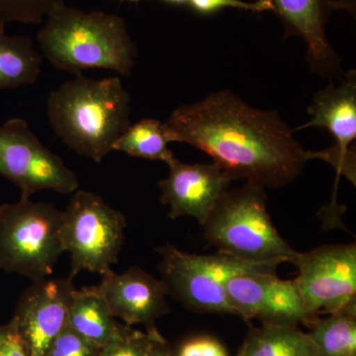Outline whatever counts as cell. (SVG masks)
<instances>
[{
	"label": "cell",
	"mask_w": 356,
	"mask_h": 356,
	"mask_svg": "<svg viewBox=\"0 0 356 356\" xmlns=\"http://www.w3.org/2000/svg\"><path fill=\"white\" fill-rule=\"evenodd\" d=\"M165 125L170 143L197 147L232 179L266 189L291 184L315 159L277 112L254 108L229 90L178 107Z\"/></svg>",
	"instance_id": "1"
},
{
	"label": "cell",
	"mask_w": 356,
	"mask_h": 356,
	"mask_svg": "<svg viewBox=\"0 0 356 356\" xmlns=\"http://www.w3.org/2000/svg\"><path fill=\"white\" fill-rule=\"evenodd\" d=\"M130 105L120 77L93 79L79 74L51 91L47 113L65 146L100 163L131 125Z\"/></svg>",
	"instance_id": "2"
},
{
	"label": "cell",
	"mask_w": 356,
	"mask_h": 356,
	"mask_svg": "<svg viewBox=\"0 0 356 356\" xmlns=\"http://www.w3.org/2000/svg\"><path fill=\"white\" fill-rule=\"evenodd\" d=\"M37 39L43 55L56 69L79 76L102 69L129 76L138 51L121 16L84 11L67 4L47 15Z\"/></svg>",
	"instance_id": "3"
},
{
	"label": "cell",
	"mask_w": 356,
	"mask_h": 356,
	"mask_svg": "<svg viewBox=\"0 0 356 356\" xmlns=\"http://www.w3.org/2000/svg\"><path fill=\"white\" fill-rule=\"evenodd\" d=\"M202 226L208 243L243 261L292 264L297 254L271 221L266 188L250 182L225 192Z\"/></svg>",
	"instance_id": "4"
},
{
	"label": "cell",
	"mask_w": 356,
	"mask_h": 356,
	"mask_svg": "<svg viewBox=\"0 0 356 356\" xmlns=\"http://www.w3.org/2000/svg\"><path fill=\"white\" fill-rule=\"evenodd\" d=\"M63 211L54 204L18 202L0 205V270L38 281L53 273L64 254Z\"/></svg>",
	"instance_id": "5"
},
{
	"label": "cell",
	"mask_w": 356,
	"mask_h": 356,
	"mask_svg": "<svg viewBox=\"0 0 356 356\" xmlns=\"http://www.w3.org/2000/svg\"><path fill=\"white\" fill-rule=\"evenodd\" d=\"M159 255L161 280L180 303L199 313L229 314L236 312L229 304L226 285L238 274L273 271L280 262H252L218 250L216 254H189L166 243L156 248Z\"/></svg>",
	"instance_id": "6"
},
{
	"label": "cell",
	"mask_w": 356,
	"mask_h": 356,
	"mask_svg": "<svg viewBox=\"0 0 356 356\" xmlns=\"http://www.w3.org/2000/svg\"><path fill=\"white\" fill-rule=\"evenodd\" d=\"M63 211L62 240L74 276L81 271L102 274L117 264L125 240L126 218L102 196L77 191Z\"/></svg>",
	"instance_id": "7"
},
{
	"label": "cell",
	"mask_w": 356,
	"mask_h": 356,
	"mask_svg": "<svg viewBox=\"0 0 356 356\" xmlns=\"http://www.w3.org/2000/svg\"><path fill=\"white\" fill-rule=\"evenodd\" d=\"M0 175L21 191V198L36 192L74 193L79 182L63 159L42 144L24 119L11 118L0 126Z\"/></svg>",
	"instance_id": "8"
},
{
	"label": "cell",
	"mask_w": 356,
	"mask_h": 356,
	"mask_svg": "<svg viewBox=\"0 0 356 356\" xmlns=\"http://www.w3.org/2000/svg\"><path fill=\"white\" fill-rule=\"evenodd\" d=\"M292 264L298 268L294 280L311 315L356 314L355 243L297 252Z\"/></svg>",
	"instance_id": "9"
},
{
	"label": "cell",
	"mask_w": 356,
	"mask_h": 356,
	"mask_svg": "<svg viewBox=\"0 0 356 356\" xmlns=\"http://www.w3.org/2000/svg\"><path fill=\"white\" fill-rule=\"evenodd\" d=\"M226 291L236 316L243 320L310 327L317 318L307 311L295 280H280L273 271L234 276L227 283Z\"/></svg>",
	"instance_id": "10"
},
{
	"label": "cell",
	"mask_w": 356,
	"mask_h": 356,
	"mask_svg": "<svg viewBox=\"0 0 356 356\" xmlns=\"http://www.w3.org/2000/svg\"><path fill=\"white\" fill-rule=\"evenodd\" d=\"M74 278L32 281L21 295L13 321L29 356H46L56 337L67 325Z\"/></svg>",
	"instance_id": "11"
},
{
	"label": "cell",
	"mask_w": 356,
	"mask_h": 356,
	"mask_svg": "<svg viewBox=\"0 0 356 356\" xmlns=\"http://www.w3.org/2000/svg\"><path fill=\"white\" fill-rule=\"evenodd\" d=\"M310 120L295 129L325 128L336 145L329 151L316 152V159L331 163L337 172L355 184V156L350 145L356 139V72L350 70L339 86L330 83L314 96L308 108Z\"/></svg>",
	"instance_id": "12"
},
{
	"label": "cell",
	"mask_w": 356,
	"mask_h": 356,
	"mask_svg": "<svg viewBox=\"0 0 356 356\" xmlns=\"http://www.w3.org/2000/svg\"><path fill=\"white\" fill-rule=\"evenodd\" d=\"M168 165L170 173L159 186L168 216L195 218L202 225L233 179L214 163H186L175 158Z\"/></svg>",
	"instance_id": "13"
},
{
	"label": "cell",
	"mask_w": 356,
	"mask_h": 356,
	"mask_svg": "<svg viewBox=\"0 0 356 356\" xmlns=\"http://www.w3.org/2000/svg\"><path fill=\"white\" fill-rule=\"evenodd\" d=\"M95 287L106 301L112 315L121 318L129 327L145 325L149 329L170 311L165 283L140 267H131L123 273L109 269L102 274V282Z\"/></svg>",
	"instance_id": "14"
},
{
	"label": "cell",
	"mask_w": 356,
	"mask_h": 356,
	"mask_svg": "<svg viewBox=\"0 0 356 356\" xmlns=\"http://www.w3.org/2000/svg\"><path fill=\"white\" fill-rule=\"evenodd\" d=\"M273 13L284 27L285 38L298 36L307 46V62L320 76L336 74L341 58L325 34L330 14L337 9H350L346 0H271Z\"/></svg>",
	"instance_id": "15"
},
{
	"label": "cell",
	"mask_w": 356,
	"mask_h": 356,
	"mask_svg": "<svg viewBox=\"0 0 356 356\" xmlns=\"http://www.w3.org/2000/svg\"><path fill=\"white\" fill-rule=\"evenodd\" d=\"M67 325L102 348L116 337L123 327L112 315L106 301L95 286L74 289L70 300Z\"/></svg>",
	"instance_id": "16"
},
{
	"label": "cell",
	"mask_w": 356,
	"mask_h": 356,
	"mask_svg": "<svg viewBox=\"0 0 356 356\" xmlns=\"http://www.w3.org/2000/svg\"><path fill=\"white\" fill-rule=\"evenodd\" d=\"M309 332L297 325L264 324L248 332L236 356H318Z\"/></svg>",
	"instance_id": "17"
},
{
	"label": "cell",
	"mask_w": 356,
	"mask_h": 356,
	"mask_svg": "<svg viewBox=\"0 0 356 356\" xmlns=\"http://www.w3.org/2000/svg\"><path fill=\"white\" fill-rule=\"evenodd\" d=\"M42 60L30 37L10 36L0 29V90L36 83Z\"/></svg>",
	"instance_id": "18"
},
{
	"label": "cell",
	"mask_w": 356,
	"mask_h": 356,
	"mask_svg": "<svg viewBox=\"0 0 356 356\" xmlns=\"http://www.w3.org/2000/svg\"><path fill=\"white\" fill-rule=\"evenodd\" d=\"M170 143L165 123L146 118L131 124L115 142L113 151L135 158L165 161L168 165L175 159L168 147Z\"/></svg>",
	"instance_id": "19"
},
{
	"label": "cell",
	"mask_w": 356,
	"mask_h": 356,
	"mask_svg": "<svg viewBox=\"0 0 356 356\" xmlns=\"http://www.w3.org/2000/svg\"><path fill=\"white\" fill-rule=\"evenodd\" d=\"M309 332L318 356H356V314H330L316 318Z\"/></svg>",
	"instance_id": "20"
},
{
	"label": "cell",
	"mask_w": 356,
	"mask_h": 356,
	"mask_svg": "<svg viewBox=\"0 0 356 356\" xmlns=\"http://www.w3.org/2000/svg\"><path fill=\"white\" fill-rule=\"evenodd\" d=\"M161 337L156 327L144 332L123 325L121 331L103 346L98 356H153L154 346Z\"/></svg>",
	"instance_id": "21"
},
{
	"label": "cell",
	"mask_w": 356,
	"mask_h": 356,
	"mask_svg": "<svg viewBox=\"0 0 356 356\" xmlns=\"http://www.w3.org/2000/svg\"><path fill=\"white\" fill-rule=\"evenodd\" d=\"M65 0H0V29L6 24H40L56 7Z\"/></svg>",
	"instance_id": "22"
},
{
	"label": "cell",
	"mask_w": 356,
	"mask_h": 356,
	"mask_svg": "<svg viewBox=\"0 0 356 356\" xmlns=\"http://www.w3.org/2000/svg\"><path fill=\"white\" fill-rule=\"evenodd\" d=\"M102 348L67 325L51 344L46 356H98Z\"/></svg>",
	"instance_id": "23"
},
{
	"label": "cell",
	"mask_w": 356,
	"mask_h": 356,
	"mask_svg": "<svg viewBox=\"0 0 356 356\" xmlns=\"http://www.w3.org/2000/svg\"><path fill=\"white\" fill-rule=\"evenodd\" d=\"M187 6L201 16L214 15L225 8L241 9L252 13H273L271 0H257L252 2L243 0H189Z\"/></svg>",
	"instance_id": "24"
},
{
	"label": "cell",
	"mask_w": 356,
	"mask_h": 356,
	"mask_svg": "<svg viewBox=\"0 0 356 356\" xmlns=\"http://www.w3.org/2000/svg\"><path fill=\"white\" fill-rule=\"evenodd\" d=\"M177 356H229L227 348L212 337H197L185 341Z\"/></svg>",
	"instance_id": "25"
},
{
	"label": "cell",
	"mask_w": 356,
	"mask_h": 356,
	"mask_svg": "<svg viewBox=\"0 0 356 356\" xmlns=\"http://www.w3.org/2000/svg\"><path fill=\"white\" fill-rule=\"evenodd\" d=\"M0 356H29L13 320L0 325Z\"/></svg>",
	"instance_id": "26"
},
{
	"label": "cell",
	"mask_w": 356,
	"mask_h": 356,
	"mask_svg": "<svg viewBox=\"0 0 356 356\" xmlns=\"http://www.w3.org/2000/svg\"><path fill=\"white\" fill-rule=\"evenodd\" d=\"M153 356H173L163 337H161L154 346Z\"/></svg>",
	"instance_id": "27"
},
{
	"label": "cell",
	"mask_w": 356,
	"mask_h": 356,
	"mask_svg": "<svg viewBox=\"0 0 356 356\" xmlns=\"http://www.w3.org/2000/svg\"><path fill=\"white\" fill-rule=\"evenodd\" d=\"M122 2H129V3H140V2L147 1V0H120ZM165 3L172 4L175 6H184L188 4L189 0H161Z\"/></svg>",
	"instance_id": "28"
}]
</instances>
